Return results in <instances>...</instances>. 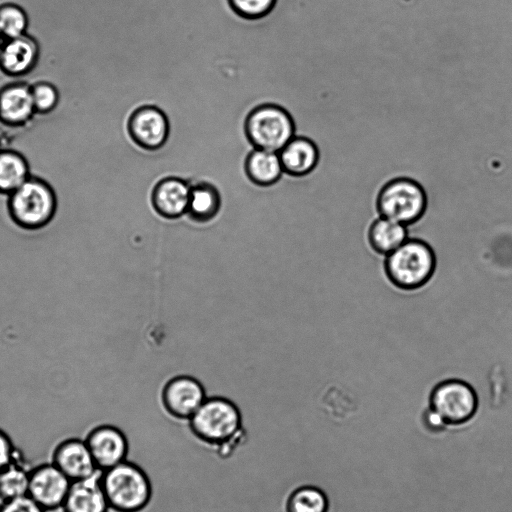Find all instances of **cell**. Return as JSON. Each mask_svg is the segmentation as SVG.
Segmentation results:
<instances>
[{"label": "cell", "instance_id": "cell-1", "mask_svg": "<svg viewBox=\"0 0 512 512\" xmlns=\"http://www.w3.org/2000/svg\"><path fill=\"white\" fill-rule=\"evenodd\" d=\"M436 269V255L432 247L421 239L408 238L400 247L386 256L384 271L396 288L414 291L426 285Z\"/></svg>", "mask_w": 512, "mask_h": 512}, {"label": "cell", "instance_id": "cell-2", "mask_svg": "<svg viewBox=\"0 0 512 512\" xmlns=\"http://www.w3.org/2000/svg\"><path fill=\"white\" fill-rule=\"evenodd\" d=\"M7 207L16 225L27 230H37L46 226L54 217L57 197L47 181L31 175L8 195Z\"/></svg>", "mask_w": 512, "mask_h": 512}, {"label": "cell", "instance_id": "cell-3", "mask_svg": "<svg viewBox=\"0 0 512 512\" xmlns=\"http://www.w3.org/2000/svg\"><path fill=\"white\" fill-rule=\"evenodd\" d=\"M101 484L109 507L115 512H138L146 507L151 497L147 475L128 461L102 471Z\"/></svg>", "mask_w": 512, "mask_h": 512}, {"label": "cell", "instance_id": "cell-4", "mask_svg": "<svg viewBox=\"0 0 512 512\" xmlns=\"http://www.w3.org/2000/svg\"><path fill=\"white\" fill-rule=\"evenodd\" d=\"M244 132L253 148L278 153L295 136V122L282 106L265 103L248 113Z\"/></svg>", "mask_w": 512, "mask_h": 512}, {"label": "cell", "instance_id": "cell-5", "mask_svg": "<svg viewBox=\"0 0 512 512\" xmlns=\"http://www.w3.org/2000/svg\"><path fill=\"white\" fill-rule=\"evenodd\" d=\"M376 209L381 217L409 226L425 214L427 194L416 180L397 177L386 182L379 190Z\"/></svg>", "mask_w": 512, "mask_h": 512}, {"label": "cell", "instance_id": "cell-6", "mask_svg": "<svg viewBox=\"0 0 512 512\" xmlns=\"http://www.w3.org/2000/svg\"><path fill=\"white\" fill-rule=\"evenodd\" d=\"M189 420L193 433L211 444L230 441L241 428V414L237 406L223 397L206 398Z\"/></svg>", "mask_w": 512, "mask_h": 512}, {"label": "cell", "instance_id": "cell-7", "mask_svg": "<svg viewBox=\"0 0 512 512\" xmlns=\"http://www.w3.org/2000/svg\"><path fill=\"white\" fill-rule=\"evenodd\" d=\"M429 405L445 424L460 425L475 415L478 397L469 383L459 379H448L432 389Z\"/></svg>", "mask_w": 512, "mask_h": 512}, {"label": "cell", "instance_id": "cell-8", "mask_svg": "<svg viewBox=\"0 0 512 512\" xmlns=\"http://www.w3.org/2000/svg\"><path fill=\"white\" fill-rule=\"evenodd\" d=\"M126 128L132 142L146 151L159 150L170 135L168 116L155 105H142L134 109L128 117Z\"/></svg>", "mask_w": 512, "mask_h": 512}, {"label": "cell", "instance_id": "cell-9", "mask_svg": "<svg viewBox=\"0 0 512 512\" xmlns=\"http://www.w3.org/2000/svg\"><path fill=\"white\" fill-rule=\"evenodd\" d=\"M71 480L52 462L41 463L30 471L28 495L46 511L62 508Z\"/></svg>", "mask_w": 512, "mask_h": 512}, {"label": "cell", "instance_id": "cell-10", "mask_svg": "<svg viewBox=\"0 0 512 512\" xmlns=\"http://www.w3.org/2000/svg\"><path fill=\"white\" fill-rule=\"evenodd\" d=\"M202 384L191 376H177L166 383L162 402L169 414L180 419H190L205 401Z\"/></svg>", "mask_w": 512, "mask_h": 512}, {"label": "cell", "instance_id": "cell-11", "mask_svg": "<svg viewBox=\"0 0 512 512\" xmlns=\"http://www.w3.org/2000/svg\"><path fill=\"white\" fill-rule=\"evenodd\" d=\"M85 441L98 469L104 471L123 461L128 453L127 438L113 425H100L91 429Z\"/></svg>", "mask_w": 512, "mask_h": 512}, {"label": "cell", "instance_id": "cell-12", "mask_svg": "<svg viewBox=\"0 0 512 512\" xmlns=\"http://www.w3.org/2000/svg\"><path fill=\"white\" fill-rule=\"evenodd\" d=\"M40 58V45L28 33L0 43V70L10 77H22L34 70Z\"/></svg>", "mask_w": 512, "mask_h": 512}, {"label": "cell", "instance_id": "cell-13", "mask_svg": "<svg viewBox=\"0 0 512 512\" xmlns=\"http://www.w3.org/2000/svg\"><path fill=\"white\" fill-rule=\"evenodd\" d=\"M51 462L71 481L87 478L98 469L85 439L69 437L58 443L52 451Z\"/></svg>", "mask_w": 512, "mask_h": 512}, {"label": "cell", "instance_id": "cell-14", "mask_svg": "<svg viewBox=\"0 0 512 512\" xmlns=\"http://www.w3.org/2000/svg\"><path fill=\"white\" fill-rule=\"evenodd\" d=\"M36 115L31 96V85L12 82L0 89V122L19 128L27 125Z\"/></svg>", "mask_w": 512, "mask_h": 512}, {"label": "cell", "instance_id": "cell-15", "mask_svg": "<svg viewBox=\"0 0 512 512\" xmlns=\"http://www.w3.org/2000/svg\"><path fill=\"white\" fill-rule=\"evenodd\" d=\"M190 187L191 184L180 177L160 179L151 192V203L156 213L166 219H177L186 214Z\"/></svg>", "mask_w": 512, "mask_h": 512}, {"label": "cell", "instance_id": "cell-16", "mask_svg": "<svg viewBox=\"0 0 512 512\" xmlns=\"http://www.w3.org/2000/svg\"><path fill=\"white\" fill-rule=\"evenodd\" d=\"M102 470L72 481L62 505L63 512H108L110 509L101 484Z\"/></svg>", "mask_w": 512, "mask_h": 512}, {"label": "cell", "instance_id": "cell-17", "mask_svg": "<svg viewBox=\"0 0 512 512\" xmlns=\"http://www.w3.org/2000/svg\"><path fill=\"white\" fill-rule=\"evenodd\" d=\"M283 172L291 177H303L311 173L319 161V149L305 136H294L278 152Z\"/></svg>", "mask_w": 512, "mask_h": 512}, {"label": "cell", "instance_id": "cell-18", "mask_svg": "<svg viewBox=\"0 0 512 512\" xmlns=\"http://www.w3.org/2000/svg\"><path fill=\"white\" fill-rule=\"evenodd\" d=\"M247 178L255 185L268 187L283 176V168L277 152L253 148L244 162Z\"/></svg>", "mask_w": 512, "mask_h": 512}, {"label": "cell", "instance_id": "cell-19", "mask_svg": "<svg viewBox=\"0 0 512 512\" xmlns=\"http://www.w3.org/2000/svg\"><path fill=\"white\" fill-rule=\"evenodd\" d=\"M221 208L218 188L208 182L199 181L190 187L186 214L197 223H206L216 217Z\"/></svg>", "mask_w": 512, "mask_h": 512}, {"label": "cell", "instance_id": "cell-20", "mask_svg": "<svg viewBox=\"0 0 512 512\" xmlns=\"http://www.w3.org/2000/svg\"><path fill=\"white\" fill-rule=\"evenodd\" d=\"M367 239L374 252L388 256L408 239L407 226L380 216L371 223Z\"/></svg>", "mask_w": 512, "mask_h": 512}, {"label": "cell", "instance_id": "cell-21", "mask_svg": "<svg viewBox=\"0 0 512 512\" xmlns=\"http://www.w3.org/2000/svg\"><path fill=\"white\" fill-rule=\"evenodd\" d=\"M30 176L29 162L22 153L0 148V194L9 195Z\"/></svg>", "mask_w": 512, "mask_h": 512}, {"label": "cell", "instance_id": "cell-22", "mask_svg": "<svg viewBox=\"0 0 512 512\" xmlns=\"http://www.w3.org/2000/svg\"><path fill=\"white\" fill-rule=\"evenodd\" d=\"M31 469L18 448L16 458L0 471V501L28 495Z\"/></svg>", "mask_w": 512, "mask_h": 512}, {"label": "cell", "instance_id": "cell-23", "mask_svg": "<svg viewBox=\"0 0 512 512\" xmlns=\"http://www.w3.org/2000/svg\"><path fill=\"white\" fill-rule=\"evenodd\" d=\"M286 509L287 512H327L328 500L319 488L303 486L290 494Z\"/></svg>", "mask_w": 512, "mask_h": 512}, {"label": "cell", "instance_id": "cell-24", "mask_svg": "<svg viewBox=\"0 0 512 512\" xmlns=\"http://www.w3.org/2000/svg\"><path fill=\"white\" fill-rule=\"evenodd\" d=\"M29 19L26 11L16 3L0 5V36L10 39L27 33Z\"/></svg>", "mask_w": 512, "mask_h": 512}, {"label": "cell", "instance_id": "cell-25", "mask_svg": "<svg viewBox=\"0 0 512 512\" xmlns=\"http://www.w3.org/2000/svg\"><path fill=\"white\" fill-rule=\"evenodd\" d=\"M31 96L36 114L51 113L59 104L58 88L48 81H37L31 85Z\"/></svg>", "mask_w": 512, "mask_h": 512}, {"label": "cell", "instance_id": "cell-26", "mask_svg": "<svg viewBox=\"0 0 512 512\" xmlns=\"http://www.w3.org/2000/svg\"><path fill=\"white\" fill-rule=\"evenodd\" d=\"M277 0H228L232 11L245 20L266 17L275 7Z\"/></svg>", "mask_w": 512, "mask_h": 512}, {"label": "cell", "instance_id": "cell-27", "mask_svg": "<svg viewBox=\"0 0 512 512\" xmlns=\"http://www.w3.org/2000/svg\"><path fill=\"white\" fill-rule=\"evenodd\" d=\"M0 512H47L29 495L1 501Z\"/></svg>", "mask_w": 512, "mask_h": 512}, {"label": "cell", "instance_id": "cell-28", "mask_svg": "<svg viewBox=\"0 0 512 512\" xmlns=\"http://www.w3.org/2000/svg\"><path fill=\"white\" fill-rule=\"evenodd\" d=\"M18 448L10 435L0 428V471L7 467L17 456Z\"/></svg>", "mask_w": 512, "mask_h": 512}, {"label": "cell", "instance_id": "cell-29", "mask_svg": "<svg viewBox=\"0 0 512 512\" xmlns=\"http://www.w3.org/2000/svg\"><path fill=\"white\" fill-rule=\"evenodd\" d=\"M424 422L430 430L434 431L441 430L445 425L443 419L430 408L425 412Z\"/></svg>", "mask_w": 512, "mask_h": 512}, {"label": "cell", "instance_id": "cell-30", "mask_svg": "<svg viewBox=\"0 0 512 512\" xmlns=\"http://www.w3.org/2000/svg\"><path fill=\"white\" fill-rule=\"evenodd\" d=\"M1 41H2V38H1V36H0V43H1Z\"/></svg>", "mask_w": 512, "mask_h": 512}, {"label": "cell", "instance_id": "cell-31", "mask_svg": "<svg viewBox=\"0 0 512 512\" xmlns=\"http://www.w3.org/2000/svg\"><path fill=\"white\" fill-rule=\"evenodd\" d=\"M1 148V147H0Z\"/></svg>", "mask_w": 512, "mask_h": 512}]
</instances>
